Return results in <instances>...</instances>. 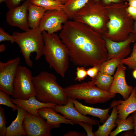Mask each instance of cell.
Listing matches in <instances>:
<instances>
[{
	"label": "cell",
	"instance_id": "25",
	"mask_svg": "<svg viewBox=\"0 0 136 136\" xmlns=\"http://www.w3.org/2000/svg\"><path fill=\"white\" fill-rule=\"evenodd\" d=\"M31 3L43 7L46 11L62 10L63 5L56 0H30Z\"/></svg>",
	"mask_w": 136,
	"mask_h": 136
},
{
	"label": "cell",
	"instance_id": "42",
	"mask_svg": "<svg viewBox=\"0 0 136 136\" xmlns=\"http://www.w3.org/2000/svg\"><path fill=\"white\" fill-rule=\"evenodd\" d=\"M132 74L133 77L136 79V69L133 70Z\"/></svg>",
	"mask_w": 136,
	"mask_h": 136
},
{
	"label": "cell",
	"instance_id": "9",
	"mask_svg": "<svg viewBox=\"0 0 136 136\" xmlns=\"http://www.w3.org/2000/svg\"><path fill=\"white\" fill-rule=\"evenodd\" d=\"M69 19L63 10H47L41 19L38 27L42 32L45 31L49 34L55 33L62 29V24Z\"/></svg>",
	"mask_w": 136,
	"mask_h": 136
},
{
	"label": "cell",
	"instance_id": "34",
	"mask_svg": "<svg viewBox=\"0 0 136 136\" xmlns=\"http://www.w3.org/2000/svg\"><path fill=\"white\" fill-rule=\"evenodd\" d=\"M87 76H88L92 79H94L97 75L99 72V66H94L86 70Z\"/></svg>",
	"mask_w": 136,
	"mask_h": 136
},
{
	"label": "cell",
	"instance_id": "3",
	"mask_svg": "<svg viewBox=\"0 0 136 136\" xmlns=\"http://www.w3.org/2000/svg\"><path fill=\"white\" fill-rule=\"evenodd\" d=\"M42 33L45 60L51 68L64 78L69 67V50L57 34H49L45 31Z\"/></svg>",
	"mask_w": 136,
	"mask_h": 136
},
{
	"label": "cell",
	"instance_id": "6",
	"mask_svg": "<svg viewBox=\"0 0 136 136\" xmlns=\"http://www.w3.org/2000/svg\"><path fill=\"white\" fill-rule=\"evenodd\" d=\"M33 77L29 69L24 66L19 65L14 81L13 93L12 96L13 98L27 99L35 96Z\"/></svg>",
	"mask_w": 136,
	"mask_h": 136
},
{
	"label": "cell",
	"instance_id": "39",
	"mask_svg": "<svg viewBox=\"0 0 136 136\" xmlns=\"http://www.w3.org/2000/svg\"><path fill=\"white\" fill-rule=\"evenodd\" d=\"M129 6L136 8V0H128Z\"/></svg>",
	"mask_w": 136,
	"mask_h": 136
},
{
	"label": "cell",
	"instance_id": "43",
	"mask_svg": "<svg viewBox=\"0 0 136 136\" xmlns=\"http://www.w3.org/2000/svg\"><path fill=\"white\" fill-rule=\"evenodd\" d=\"M134 30L135 31L134 32L135 33V41H136V21L135 22L134 25Z\"/></svg>",
	"mask_w": 136,
	"mask_h": 136
},
{
	"label": "cell",
	"instance_id": "41",
	"mask_svg": "<svg viewBox=\"0 0 136 136\" xmlns=\"http://www.w3.org/2000/svg\"><path fill=\"white\" fill-rule=\"evenodd\" d=\"M5 46L4 44H2L0 45V52H2L5 50Z\"/></svg>",
	"mask_w": 136,
	"mask_h": 136
},
{
	"label": "cell",
	"instance_id": "23",
	"mask_svg": "<svg viewBox=\"0 0 136 136\" xmlns=\"http://www.w3.org/2000/svg\"><path fill=\"white\" fill-rule=\"evenodd\" d=\"M115 123L117 127L110 134V136H115L122 132L133 129V120L132 116H129L125 119L122 120L117 118Z\"/></svg>",
	"mask_w": 136,
	"mask_h": 136
},
{
	"label": "cell",
	"instance_id": "30",
	"mask_svg": "<svg viewBox=\"0 0 136 136\" xmlns=\"http://www.w3.org/2000/svg\"><path fill=\"white\" fill-rule=\"evenodd\" d=\"M76 76L75 81L79 82L83 80L87 76L86 70L83 66H78L76 68Z\"/></svg>",
	"mask_w": 136,
	"mask_h": 136
},
{
	"label": "cell",
	"instance_id": "45",
	"mask_svg": "<svg viewBox=\"0 0 136 136\" xmlns=\"http://www.w3.org/2000/svg\"><path fill=\"white\" fill-rule=\"evenodd\" d=\"M56 0L59 1V0Z\"/></svg>",
	"mask_w": 136,
	"mask_h": 136
},
{
	"label": "cell",
	"instance_id": "18",
	"mask_svg": "<svg viewBox=\"0 0 136 136\" xmlns=\"http://www.w3.org/2000/svg\"><path fill=\"white\" fill-rule=\"evenodd\" d=\"M38 113L39 116L46 119V122L49 124L60 125L61 123H64L74 125L71 120L57 113L52 107L41 108L38 110Z\"/></svg>",
	"mask_w": 136,
	"mask_h": 136
},
{
	"label": "cell",
	"instance_id": "29",
	"mask_svg": "<svg viewBox=\"0 0 136 136\" xmlns=\"http://www.w3.org/2000/svg\"><path fill=\"white\" fill-rule=\"evenodd\" d=\"M4 110L0 105V136H5L7 127Z\"/></svg>",
	"mask_w": 136,
	"mask_h": 136
},
{
	"label": "cell",
	"instance_id": "14",
	"mask_svg": "<svg viewBox=\"0 0 136 136\" xmlns=\"http://www.w3.org/2000/svg\"><path fill=\"white\" fill-rule=\"evenodd\" d=\"M73 101L76 108L80 113L85 116L88 115L97 117L99 119L100 122L103 123L110 116L109 114L110 109L118 104L117 101L114 100L112 103L110 107L102 109L85 106L75 99H73Z\"/></svg>",
	"mask_w": 136,
	"mask_h": 136
},
{
	"label": "cell",
	"instance_id": "27",
	"mask_svg": "<svg viewBox=\"0 0 136 136\" xmlns=\"http://www.w3.org/2000/svg\"><path fill=\"white\" fill-rule=\"evenodd\" d=\"M121 61L122 64L127 65L129 69L133 70L136 69V43L133 46L130 56Z\"/></svg>",
	"mask_w": 136,
	"mask_h": 136
},
{
	"label": "cell",
	"instance_id": "21",
	"mask_svg": "<svg viewBox=\"0 0 136 136\" xmlns=\"http://www.w3.org/2000/svg\"><path fill=\"white\" fill-rule=\"evenodd\" d=\"M90 0H68L63 5L62 10L67 15L69 19L72 20L76 12Z\"/></svg>",
	"mask_w": 136,
	"mask_h": 136
},
{
	"label": "cell",
	"instance_id": "36",
	"mask_svg": "<svg viewBox=\"0 0 136 136\" xmlns=\"http://www.w3.org/2000/svg\"><path fill=\"white\" fill-rule=\"evenodd\" d=\"M63 135L64 136H80L85 135L82 133H80L76 131H71L65 133Z\"/></svg>",
	"mask_w": 136,
	"mask_h": 136
},
{
	"label": "cell",
	"instance_id": "28",
	"mask_svg": "<svg viewBox=\"0 0 136 136\" xmlns=\"http://www.w3.org/2000/svg\"><path fill=\"white\" fill-rule=\"evenodd\" d=\"M4 91L0 90V105H3L11 108L13 111L17 110L18 106L12 101L11 98Z\"/></svg>",
	"mask_w": 136,
	"mask_h": 136
},
{
	"label": "cell",
	"instance_id": "8",
	"mask_svg": "<svg viewBox=\"0 0 136 136\" xmlns=\"http://www.w3.org/2000/svg\"><path fill=\"white\" fill-rule=\"evenodd\" d=\"M20 60L18 57L5 62L0 61V90L12 96L14 81Z\"/></svg>",
	"mask_w": 136,
	"mask_h": 136
},
{
	"label": "cell",
	"instance_id": "32",
	"mask_svg": "<svg viewBox=\"0 0 136 136\" xmlns=\"http://www.w3.org/2000/svg\"><path fill=\"white\" fill-rule=\"evenodd\" d=\"M77 124L82 127L85 130L87 136H94L93 132H92V125L91 124L85 122L80 121Z\"/></svg>",
	"mask_w": 136,
	"mask_h": 136
},
{
	"label": "cell",
	"instance_id": "19",
	"mask_svg": "<svg viewBox=\"0 0 136 136\" xmlns=\"http://www.w3.org/2000/svg\"><path fill=\"white\" fill-rule=\"evenodd\" d=\"M116 105L113 107L111 115L101 125H98L97 130L93 132L95 136H108L112 129L117 126L115 123L118 118V113Z\"/></svg>",
	"mask_w": 136,
	"mask_h": 136
},
{
	"label": "cell",
	"instance_id": "38",
	"mask_svg": "<svg viewBox=\"0 0 136 136\" xmlns=\"http://www.w3.org/2000/svg\"><path fill=\"white\" fill-rule=\"evenodd\" d=\"M121 0H103V3L106 4H109L112 3H118Z\"/></svg>",
	"mask_w": 136,
	"mask_h": 136
},
{
	"label": "cell",
	"instance_id": "15",
	"mask_svg": "<svg viewBox=\"0 0 136 136\" xmlns=\"http://www.w3.org/2000/svg\"><path fill=\"white\" fill-rule=\"evenodd\" d=\"M12 102L15 104L22 108L30 114L35 116H39L38 111L40 109L45 107L53 108L56 104L41 102L33 96L27 99L11 98Z\"/></svg>",
	"mask_w": 136,
	"mask_h": 136
},
{
	"label": "cell",
	"instance_id": "11",
	"mask_svg": "<svg viewBox=\"0 0 136 136\" xmlns=\"http://www.w3.org/2000/svg\"><path fill=\"white\" fill-rule=\"evenodd\" d=\"M53 108L56 112L60 113L65 118L71 120L74 124L80 121L87 122L92 125L99 123L98 121L84 115L78 111L74 106L73 98L70 97H68L66 104L63 105H56Z\"/></svg>",
	"mask_w": 136,
	"mask_h": 136
},
{
	"label": "cell",
	"instance_id": "35",
	"mask_svg": "<svg viewBox=\"0 0 136 136\" xmlns=\"http://www.w3.org/2000/svg\"><path fill=\"white\" fill-rule=\"evenodd\" d=\"M127 11L132 18L136 19V8L129 6L128 7Z\"/></svg>",
	"mask_w": 136,
	"mask_h": 136
},
{
	"label": "cell",
	"instance_id": "10",
	"mask_svg": "<svg viewBox=\"0 0 136 136\" xmlns=\"http://www.w3.org/2000/svg\"><path fill=\"white\" fill-rule=\"evenodd\" d=\"M30 3V0H26L21 5L9 10L6 14L7 22L24 31L30 29L28 8Z\"/></svg>",
	"mask_w": 136,
	"mask_h": 136
},
{
	"label": "cell",
	"instance_id": "33",
	"mask_svg": "<svg viewBox=\"0 0 136 136\" xmlns=\"http://www.w3.org/2000/svg\"><path fill=\"white\" fill-rule=\"evenodd\" d=\"M23 0H0V3L5 2L8 8L10 10L19 6L21 2Z\"/></svg>",
	"mask_w": 136,
	"mask_h": 136
},
{
	"label": "cell",
	"instance_id": "4",
	"mask_svg": "<svg viewBox=\"0 0 136 136\" xmlns=\"http://www.w3.org/2000/svg\"><path fill=\"white\" fill-rule=\"evenodd\" d=\"M12 35L15 42L20 48L26 64L32 67L33 62L30 59L31 53H36L35 59L37 60L43 55L44 43L42 32L38 27L22 32H14Z\"/></svg>",
	"mask_w": 136,
	"mask_h": 136
},
{
	"label": "cell",
	"instance_id": "1",
	"mask_svg": "<svg viewBox=\"0 0 136 136\" xmlns=\"http://www.w3.org/2000/svg\"><path fill=\"white\" fill-rule=\"evenodd\" d=\"M86 24L71 20L64 24L59 34L75 65L85 68L99 66L108 60L105 43Z\"/></svg>",
	"mask_w": 136,
	"mask_h": 136
},
{
	"label": "cell",
	"instance_id": "31",
	"mask_svg": "<svg viewBox=\"0 0 136 136\" xmlns=\"http://www.w3.org/2000/svg\"><path fill=\"white\" fill-rule=\"evenodd\" d=\"M5 41H10L11 43L15 42L14 36L6 32L1 27L0 28V42Z\"/></svg>",
	"mask_w": 136,
	"mask_h": 136
},
{
	"label": "cell",
	"instance_id": "12",
	"mask_svg": "<svg viewBox=\"0 0 136 136\" xmlns=\"http://www.w3.org/2000/svg\"><path fill=\"white\" fill-rule=\"evenodd\" d=\"M105 41L108 55V60L113 58L120 59H124L131 53L129 47L130 43L135 41L134 35L130 36L126 39L117 42L107 38Z\"/></svg>",
	"mask_w": 136,
	"mask_h": 136
},
{
	"label": "cell",
	"instance_id": "13",
	"mask_svg": "<svg viewBox=\"0 0 136 136\" xmlns=\"http://www.w3.org/2000/svg\"><path fill=\"white\" fill-rule=\"evenodd\" d=\"M126 67L123 64L118 66L109 91L112 93L119 94L124 100L129 97L133 89L132 86L128 85L126 82Z\"/></svg>",
	"mask_w": 136,
	"mask_h": 136
},
{
	"label": "cell",
	"instance_id": "37",
	"mask_svg": "<svg viewBox=\"0 0 136 136\" xmlns=\"http://www.w3.org/2000/svg\"><path fill=\"white\" fill-rule=\"evenodd\" d=\"M132 116L133 120V129L134 135H136V111L132 113Z\"/></svg>",
	"mask_w": 136,
	"mask_h": 136
},
{
	"label": "cell",
	"instance_id": "44",
	"mask_svg": "<svg viewBox=\"0 0 136 136\" xmlns=\"http://www.w3.org/2000/svg\"><path fill=\"white\" fill-rule=\"evenodd\" d=\"M59 0L63 4L68 0Z\"/></svg>",
	"mask_w": 136,
	"mask_h": 136
},
{
	"label": "cell",
	"instance_id": "16",
	"mask_svg": "<svg viewBox=\"0 0 136 136\" xmlns=\"http://www.w3.org/2000/svg\"><path fill=\"white\" fill-rule=\"evenodd\" d=\"M136 87L134 86L129 97L123 100L118 101L116 105L118 118L123 120L126 118L131 113L136 111Z\"/></svg>",
	"mask_w": 136,
	"mask_h": 136
},
{
	"label": "cell",
	"instance_id": "17",
	"mask_svg": "<svg viewBox=\"0 0 136 136\" xmlns=\"http://www.w3.org/2000/svg\"><path fill=\"white\" fill-rule=\"evenodd\" d=\"M17 110V116L10 125L7 127L5 136L27 135L23 127V121L27 112L18 106Z\"/></svg>",
	"mask_w": 136,
	"mask_h": 136
},
{
	"label": "cell",
	"instance_id": "7",
	"mask_svg": "<svg viewBox=\"0 0 136 136\" xmlns=\"http://www.w3.org/2000/svg\"><path fill=\"white\" fill-rule=\"evenodd\" d=\"M60 125L49 124L41 117L26 112L23 123V128L28 136H51V130Z\"/></svg>",
	"mask_w": 136,
	"mask_h": 136
},
{
	"label": "cell",
	"instance_id": "46",
	"mask_svg": "<svg viewBox=\"0 0 136 136\" xmlns=\"http://www.w3.org/2000/svg\"></svg>",
	"mask_w": 136,
	"mask_h": 136
},
{
	"label": "cell",
	"instance_id": "20",
	"mask_svg": "<svg viewBox=\"0 0 136 136\" xmlns=\"http://www.w3.org/2000/svg\"><path fill=\"white\" fill-rule=\"evenodd\" d=\"M46 11L43 7L30 3L28 8V20L30 27L34 28L39 27L40 21Z\"/></svg>",
	"mask_w": 136,
	"mask_h": 136
},
{
	"label": "cell",
	"instance_id": "22",
	"mask_svg": "<svg viewBox=\"0 0 136 136\" xmlns=\"http://www.w3.org/2000/svg\"><path fill=\"white\" fill-rule=\"evenodd\" d=\"M114 77L99 72L92 79L95 84L99 88L106 91H109Z\"/></svg>",
	"mask_w": 136,
	"mask_h": 136
},
{
	"label": "cell",
	"instance_id": "5",
	"mask_svg": "<svg viewBox=\"0 0 136 136\" xmlns=\"http://www.w3.org/2000/svg\"><path fill=\"white\" fill-rule=\"evenodd\" d=\"M68 97L84 100L86 103H104L115 97L116 94L99 88L93 80L72 85L64 88Z\"/></svg>",
	"mask_w": 136,
	"mask_h": 136
},
{
	"label": "cell",
	"instance_id": "24",
	"mask_svg": "<svg viewBox=\"0 0 136 136\" xmlns=\"http://www.w3.org/2000/svg\"><path fill=\"white\" fill-rule=\"evenodd\" d=\"M122 64L121 60L113 58L108 60L99 66V72L109 75H114L116 68Z\"/></svg>",
	"mask_w": 136,
	"mask_h": 136
},
{
	"label": "cell",
	"instance_id": "26",
	"mask_svg": "<svg viewBox=\"0 0 136 136\" xmlns=\"http://www.w3.org/2000/svg\"><path fill=\"white\" fill-rule=\"evenodd\" d=\"M123 24V21L120 18L115 15H111L108 24L109 29V34L110 36H114L120 30Z\"/></svg>",
	"mask_w": 136,
	"mask_h": 136
},
{
	"label": "cell",
	"instance_id": "2",
	"mask_svg": "<svg viewBox=\"0 0 136 136\" xmlns=\"http://www.w3.org/2000/svg\"><path fill=\"white\" fill-rule=\"evenodd\" d=\"M32 81L35 96L38 100L60 105L67 103L68 97L64 88L58 83L54 74L42 71L33 77Z\"/></svg>",
	"mask_w": 136,
	"mask_h": 136
},
{
	"label": "cell",
	"instance_id": "40",
	"mask_svg": "<svg viewBox=\"0 0 136 136\" xmlns=\"http://www.w3.org/2000/svg\"><path fill=\"white\" fill-rule=\"evenodd\" d=\"M131 130H128L126 131L125 133L122 134V135L124 136L131 135H134V132L133 133L130 131Z\"/></svg>",
	"mask_w": 136,
	"mask_h": 136
}]
</instances>
